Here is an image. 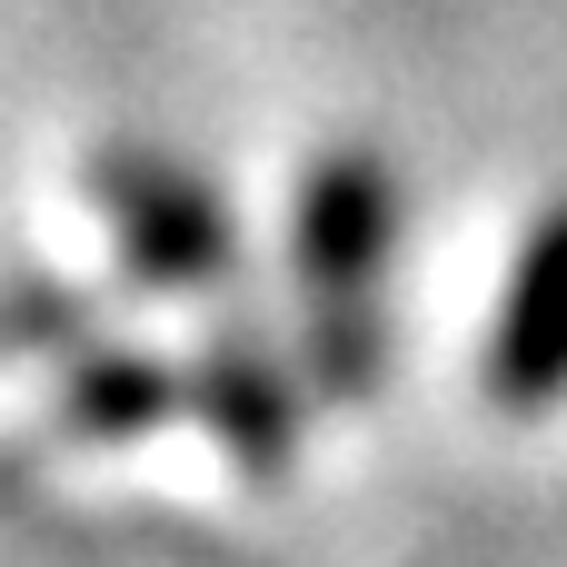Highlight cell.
Here are the masks:
<instances>
[{"mask_svg": "<svg viewBox=\"0 0 567 567\" xmlns=\"http://www.w3.org/2000/svg\"><path fill=\"white\" fill-rule=\"evenodd\" d=\"M90 179H100V209L120 219V249H130L140 289H209L229 269V229H219V209H209V189L189 169L110 150Z\"/></svg>", "mask_w": 567, "mask_h": 567, "instance_id": "2", "label": "cell"}, {"mask_svg": "<svg viewBox=\"0 0 567 567\" xmlns=\"http://www.w3.org/2000/svg\"><path fill=\"white\" fill-rule=\"evenodd\" d=\"M379 249H389V179H379V159H359V150L319 159L309 199H299V279L319 299V389H339V399H359L369 369H379V319H369Z\"/></svg>", "mask_w": 567, "mask_h": 567, "instance_id": "1", "label": "cell"}, {"mask_svg": "<svg viewBox=\"0 0 567 567\" xmlns=\"http://www.w3.org/2000/svg\"><path fill=\"white\" fill-rule=\"evenodd\" d=\"M169 409H199V389L189 379H169L159 359H90V369H70V389H60V439H140V429H159Z\"/></svg>", "mask_w": 567, "mask_h": 567, "instance_id": "5", "label": "cell"}, {"mask_svg": "<svg viewBox=\"0 0 567 567\" xmlns=\"http://www.w3.org/2000/svg\"><path fill=\"white\" fill-rule=\"evenodd\" d=\"M488 389L518 419L548 409V399H567V209L528 239V259L508 279V309L488 329Z\"/></svg>", "mask_w": 567, "mask_h": 567, "instance_id": "3", "label": "cell"}, {"mask_svg": "<svg viewBox=\"0 0 567 567\" xmlns=\"http://www.w3.org/2000/svg\"><path fill=\"white\" fill-rule=\"evenodd\" d=\"M189 389H199V419L219 429V449H229L239 468L269 478V468L289 458V389H279V369H269V349H259L249 329H219Z\"/></svg>", "mask_w": 567, "mask_h": 567, "instance_id": "4", "label": "cell"}]
</instances>
